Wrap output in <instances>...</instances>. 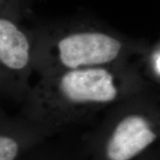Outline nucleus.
Instances as JSON below:
<instances>
[{
	"label": "nucleus",
	"mask_w": 160,
	"mask_h": 160,
	"mask_svg": "<svg viewBox=\"0 0 160 160\" xmlns=\"http://www.w3.org/2000/svg\"><path fill=\"white\" fill-rule=\"evenodd\" d=\"M151 68L154 74L160 78V44L151 55Z\"/></svg>",
	"instance_id": "6"
},
{
	"label": "nucleus",
	"mask_w": 160,
	"mask_h": 160,
	"mask_svg": "<svg viewBox=\"0 0 160 160\" xmlns=\"http://www.w3.org/2000/svg\"><path fill=\"white\" fill-rule=\"evenodd\" d=\"M140 160H143V159H140ZM145 160H155V159H145Z\"/></svg>",
	"instance_id": "7"
},
{
	"label": "nucleus",
	"mask_w": 160,
	"mask_h": 160,
	"mask_svg": "<svg viewBox=\"0 0 160 160\" xmlns=\"http://www.w3.org/2000/svg\"><path fill=\"white\" fill-rule=\"evenodd\" d=\"M160 137V123L142 114H129L116 124L103 146L104 160H136Z\"/></svg>",
	"instance_id": "3"
},
{
	"label": "nucleus",
	"mask_w": 160,
	"mask_h": 160,
	"mask_svg": "<svg viewBox=\"0 0 160 160\" xmlns=\"http://www.w3.org/2000/svg\"><path fill=\"white\" fill-rule=\"evenodd\" d=\"M45 82L38 96L48 113L42 119L47 126L56 125L68 111L86 109L117 101L122 92V82L107 67L63 70ZM39 94V93H38Z\"/></svg>",
	"instance_id": "1"
},
{
	"label": "nucleus",
	"mask_w": 160,
	"mask_h": 160,
	"mask_svg": "<svg viewBox=\"0 0 160 160\" xmlns=\"http://www.w3.org/2000/svg\"><path fill=\"white\" fill-rule=\"evenodd\" d=\"M30 44L27 35L10 16L0 19V62L11 71H22L30 62Z\"/></svg>",
	"instance_id": "4"
},
{
	"label": "nucleus",
	"mask_w": 160,
	"mask_h": 160,
	"mask_svg": "<svg viewBox=\"0 0 160 160\" xmlns=\"http://www.w3.org/2000/svg\"><path fill=\"white\" fill-rule=\"evenodd\" d=\"M22 148L10 132H2L0 136V160H17Z\"/></svg>",
	"instance_id": "5"
},
{
	"label": "nucleus",
	"mask_w": 160,
	"mask_h": 160,
	"mask_svg": "<svg viewBox=\"0 0 160 160\" xmlns=\"http://www.w3.org/2000/svg\"><path fill=\"white\" fill-rule=\"evenodd\" d=\"M56 68L69 69L108 67L125 53V45L110 33L80 29L64 34L50 50Z\"/></svg>",
	"instance_id": "2"
}]
</instances>
